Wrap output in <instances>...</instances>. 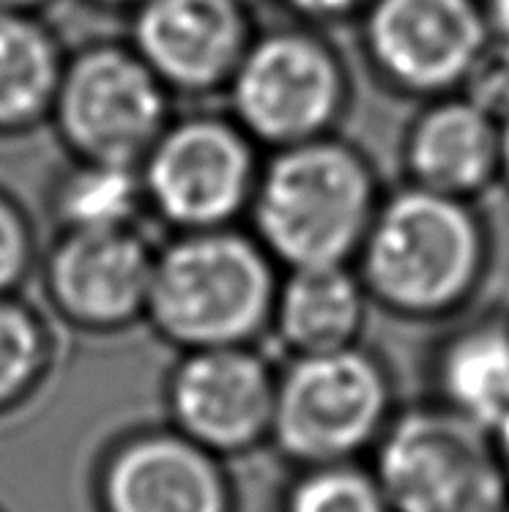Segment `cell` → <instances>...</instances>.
<instances>
[{
    "instance_id": "obj_1",
    "label": "cell",
    "mask_w": 509,
    "mask_h": 512,
    "mask_svg": "<svg viewBox=\"0 0 509 512\" xmlns=\"http://www.w3.org/2000/svg\"><path fill=\"white\" fill-rule=\"evenodd\" d=\"M271 255L230 225L181 230L156 250L146 321L178 351L252 345L271 324Z\"/></svg>"
},
{
    "instance_id": "obj_2",
    "label": "cell",
    "mask_w": 509,
    "mask_h": 512,
    "mask_svg": "<svg viewBox=\"0 0 509 512\" xmlns=\"http://www.w3.org/2000/svg\"><path fill=\"white\" fill-rule=\"evenodd\" d=\"M250 209L271 258L291 269L345 263L375 217L373 176L351 148L315 137L277 151Z\"/></svg>"
},
{
    "instance_id": "obj_3",
    "label": "cell",
    "mask_w": 509,
    "mask_h": 512,
    "mask_svg": "<svg viewBox=\"0 0 509 512\" xmlns=\"http://www.w3.org/2000/svg\"><path fill=\"white\" fill-rule=\"evenodd\" d=\"M395 414L392 378L359 345L299 354L277 373L269 447L291 469L367 460Z\"/></svg>"
},
{
    "instance_id": "obj_4",
    "label": "cell",
    "mask_w": 509,
    "mask_h": 512,
    "mask_svg": "<svg viewBox=\"0 0 509 512\" xmlns=\"http://www.w3.org/2000/svg\"><path fill=\"white\" fill-rule=\"evenodd\" d=\"M364 280L403 313H444L471 291L482 233L455 195L414 187L375 211L362 244Z\"/></svg>"
},
{
    "instance_id": "obj_5",
    "label": "cell",
    "mask_w": 509,
    "mask_h": 512,
    "mask_svg": "<svg viewBox=\"0 0 509 512\" xmlns=\"http://www.w3.org/2000/svg\"><path fill=\"white\" fill-rule=\"evenodd\" d=\"M367 463L392 512L509 510V480L490 430L436 400L397 408Z\"/></svg>"
},
{
    "instance_id": "obj_6",
    "label": "cell",
    "mask_w": 509,
    "mask_h": 512,
    "mask_svg": "<svg viewBox=\"0 0 509 512\" xmlns=\"http://www.w3.org/2000/svg\"><path fill=\"white\" fill-rule=\"evenodd\" d=\"M167 94L129 44H91L63 61L50 121L74 159L140 168L170 124Z\"/></svg>"
},
{
    "instance_id": "obj_7",
    "label": "cell",
    "mask_w": 509,
    "mask_h": 512,
    "mask_svg": "<svg viewBox=\"0 0 509 512\" xmlns=\"http://www.w3.org/2000/svg\"><path fill=\"white\" fill-rule=\"evenodd\" d=\"M140 178L146 209L176 233L225 228L258 184L252 137L217 115L170 121L140 162Z\"/></svg>"
},
{
    "instance_id": "obj_8",
    "label": "cell",
    "mask_w": 509,
    "mask_h": 512,
    "mask_svg": "<svg viewBox=\"0 0 509 512\" xmlns=\"http://www.w3.org/2000/svg\"><path fill=\"white\" fill-rule=\"evenodd\" d=\"M277 370L252 345L181 351L165 384L167 425L225 460L269 447Z\"/></svg>"
},
{
    "instance_id": "obj_9",
    "label": "cell",
    "mask_w": 509,
    "mask_h": 512,
    "mask_svg": "<svg viewBox=\"0 0 509 512\" xmlns=\"http://www.w3.org/2000/svg\"><path fill=\"white\" fill-rule=\"evenodd\" d=\"M228 88L236 124L277 148L321 137L343 102L334 55L310 36L288 31L252 42Z\"/></svg>"
},
{
    "instance_id": "obj_10",
    "label": "cell",
    "mask_w": 509,
    "mask_h": 512,
    "mask_svg": "<svg viewBox=\"0 0 509 512\" xmlns=\"http://www.w3.org/2000/svg\"><path fill=\"white\" fill-rule=\"evenodd\" d=\"M96 512H239V488L219 458L173 425L129 430L94 469Z\"/></svg>"
},
{
    "instance_id": "obj_11",
    "label": "cell",
    "mask_w": 509,
    "mask_h": 512,
    "mask_svg": "<svg viewBox=\"0 0 509 512\" xmlns=\"http://www.w3.org/2000/svg\"><path fill=\"white\" fill-rule=\"evenodd\" d=\"M156 247L137 230H61L44 258L52 310L85 332H118L146 318Z\"/></svg>"
},
{
    "instance_id": "obj_12",
    "label": "cell",
    "mask_w": 509,
    "mask_h": 512,
    "mask_svg": "<svg viewBox=\"0 0 509 512\" xmlns=\"http://www.w3.org/2000/svg\"><path fill=\"white\" fill-rule=\"evenodd\" d=\"M129 47L167 91L208 94L230 83L252 44L239 0H140Z\"/></svg>"
},
{
    "instance_id": "obj_13",
    "label": "cell",
    "mask_w": 509,
    "mask_h": 512,
    "mask_svg": "<svg viewBox=\"0 0 509 512\" xmlns=\"http://www.w3.org/2000/svg\"><path fill=\"white\" fill-rule=\"evenodd\" d=\"M367 42L392 80L444 91L488 47V17L474 0H375Z\"/></svg>"
},
{
    "instance_id": "obj_14",
    "label": "cell",
    "mask_w": 509,
    "mask_h": 512,
    "mask_svg": "<svg viewBox=\"0 0 509 512\" xmlns=\"http://www.w3.org/2000/svg\"><path fill=\"white\" fill-rule=\"evenodd\" d=\"M408 165L419 187L455 198L477 192L501 168L496 118L468 99L427 110L408 140Z\"/></svg>"
},
{
    "instance_id": "obj_15",
    "label": "cell",
    "mask_w": 509,
    "mask_h": 512,
    "mask_svg": "<svg viewBox=\"0 0 509 512\" xmlns=\"http://www.w3.org/2000/svg\"><path fill=\"white\" fill-rule=\"evenodd\" d=\"M362 321V285L345 263L291 269V277L277 285L271 324L293 356L356 345Z\"/></svg>"
},
{
    "instance_id": "obj_16",
    "label": "cell",
    "mask_w": 509,
    "mask_h": 512,
    "mask_svg": "<svg viewBox=\"0 0 509 512\" xmlns=\"http://www.w3.org/2000/svg\"><path fill=\"white\" fill-rule=\"evenodd\" d=\"M436 403L493 430L509 414V326L499 321L460 329L438 351Z\"/></svg>"
},
{
    "instance_id": "obj_17",
    "label": "cell",
    "mask_w": 509,
    "mask_h": 512,
    "mask_svg": "<svg viewBox=\"0 0 509 512\" xmlns=\"http://www.w3.org/2000/svg\"><path fill=\"white\" fill-rule=\"evenodd\" d=\"M63 61L55 36L36 14L0 9V135L50 118Z\"/></svg>"
},
{
    "instance_id": "obj_18",
    "label": "cell",
    "mask_w": 509,
    "mask_h": 512,
    "mask_svg": "<svg viewBox=\"0 0 509 512\" xmlns=\"http://www.w3.org/2000/svg\"><path fill=\"white\" fill-rule=\"evenodd\" d=\"M143 209V178L132 165L77 159L52 192V214L61 230L126 228Z\"/></svg>"
},
{
    "instance_id": "obj_19",
    "label": "cell",
    "mask_w": 509,
    "mask_h": 512,
    "mask_svg": "<svg viewBox=\"0 0 509 512\" xmlns=\"http://www.w3.org/2000/svg\"><path fill=\"white\" fill-rule=\"evenodd\" d=\"M55 365L50 326L17 293L0 296V417L31 403Z\"/></svg>"
},
{
    "instance_id": "obj_20",
    "label": "cell",
    "mask_w": 509,
    "mask_h": 512,
    "mask_svg": "<svg viewBox=\"0 0 509 512\" xmlns=\"http://www.w3.org/2000/svg\"><path fill=\"white\" fill-rule=\"evenodd\" d=\"M277 512H392L367 460L299 466L285 480Z\"/></svg>"
},
{
    "instance_id": "obj_21",
    "label": "cell",
    "mask_w": 509,
    "mask_h": 512,
    "mask_svg": "<svg viewBox=\"0 0 509 512\" xmlns=\"http://www.w3.org/2000/svg\"><path fill=\"white\" fill-rule=\"evenodd\" d=\"M36 258V241L28 214L0 192V296L17 293L22 280L31 274Z\"/></svg>"
},
{
    "instance_id": "obj_22",
    "label": "cell",
    "mask_w": 509,
    "mask_h": 512,
    "mask_svg": "<svg viewBox=\"0 0 509 512\" xmlns=\"http://www.w3.org/2000/svg\"><path fill=\"white\" fill-rule=\"evenodd\" d=\"M460 85H466L463 99L493 118H504L509 113V44H488Z\"/></svg>"
},
{
    "instance_id": "obj_23",
    "label": "cell",
    "mask_w": 509,
    "mask_h": 512,
    "mask_svg": "<svg viewBox=\"0 0 509 512\" xmlns=\"http://www.w3.org/2000/svg\"><path fill=\"white\" fill-rule=\"evenodd\" d=\"M285 3L310 17H340L356 9L362 0H285Z\"/></svg>"
},
{
    "instance_id": "obj_24",
    "label": "cell",
    "mask_w": 509,
    "mask_h": 512,
    "mask_svg": "<svg viewBox=\"0 0 509 512\" xmlns=\"http://www.w3.org/2000/svg\"><path fill=\"white\" fill-rule=\"evenodd\" d=\"M488 22L501 42L509 44V0H488Z\"/></svg>"
},
{
    "instance_id": "obj_25",
    "label": "cell",
    "mask_w": 509,
    "mask_h": 512,
    "mask_svg": "<svg viewBox=\"0 0 509 512\" xmlns=\"http://www.w3.org/2000/svg\"><path fill=\"white\" fill-rule=\"evenodd\" d=\"M490 436H493V444H496L501 466H504V474H507V480H509V414L501 419L496 428L490 430Z\"/></svg>"
},
{
    "instance_id": "obj_26",
    "label": "cell",
    "mask_w": 509,
    "mask_h": 512,
    "mask_svg": "<svg viewBox=\"0 0 509 512\" xmlns=\"http://www.w3.org/2000/svg\"><path fill=\"white\" fill-rule=\"evenodd\" d=\"M50 0H0V9H11V11H31V14H36V11L42 9V6H47Z\"/></svg>"
},
{
    "instance_id": "obj_27",
    "label": "cell",
    "mask_w": 509,
    "mask_h": 512,
    "mask_svg": "<svg viewBox=\"0 0 509 512\" xmlns=\"http://www.w3.org/2000/svg\"><path fill=\"white\" fill-rule=\"evenodd\" d=\"M504 124L499 126V135H501V168L507 170L509 176V113L501 118Z\"/></svg>"
},
{
    "instance_id": "obj_28",
    "label": "cell",
    "mask_w": 509,
    "mask_h": 512,
    "mask_svg": "<svg viewBox=\"0 0 509 512\" xmlns=\"http://www.w3.org/2000/svg\"><path fill=\"white\" fill-rule=\"evenodd\" d=\"M94 3H102V6H115V9H132L140 0H94Z\"/></svg>"
},
{
    "instance_id": "obj_29",
    "label": "cell",
    "mask_w": 509,
    "mask_h": 512,
    "mask_svg": "<svg viewBox=\"0 0 509 512\" xmlns=\"http://www.w3.org/2000/svg\"><path fill=\"white\" fill-rule=\"evenodd\" d=\"M241 6H250V3H255V0H239Z\"/></svg>"
},
{
    "instance_id": "obj_30",
    "label": "cell",
    "mask_w": 509,
    "mask_h": 512,
    "mask_svg": "<svg viewBox=\"0 0 509 512\" xmlns=\"http://www.w3.org/2000/svg\"><path fill=\"white\" fill-rule=\"evenodd\" d=\"M507 512H509V510H507Z\"/></svg>"
}]
</instances>
